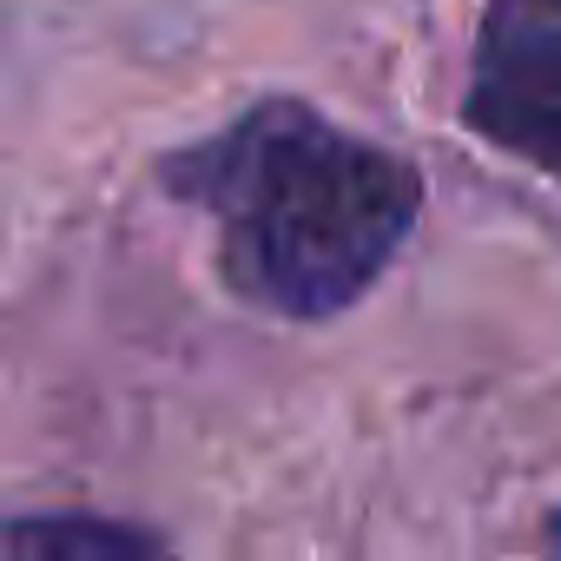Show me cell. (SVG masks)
I'll list each match as a JSON object with an SVG mask.
<instances>
[{"mask_svg": "<svg viewBox=\"0 0 561 561\" xmlns=\"http://www.w3.org/2000/svg\"><path fill=\"white\" fill-rule=\"evenodd\" d=\"M159 185L211 218L225 291L285 324L364 305L423 218V172L403 152L291 93L165 152Z\"/></svg>", "mask_w": 561, "mask_h": 561, "instance_id": "obj_1", "label": "cell"}, {"mask_svg": "<svg viewBox=\"0 0 561 561\" xmlns=\"http://www.w3.org/2000/svg\"><path fill=\"white\" fill-rule=\"evenodd\" d=\"M462 119L495 152L561 179V0H489Z\"/></svg>", "mask_w": 561, "mask_h": 561, "instance_id": "obj_2", "label": "cell"}, {"mask_svg": "<svg viewBox=\"0 0 561 561\" xmlns=\"http://www.w3.org/2000/svg\"><path fill=\"white\" fill-rule=\"evenodd\" d=\"M159 548H165L159 535L113 522V515H80V508L0 522V561H133Z\"/></svg>", "mask_w": 561, "mask_h": 561, "instance_id": "obj_3", "label": "cell"}]
</instances>
